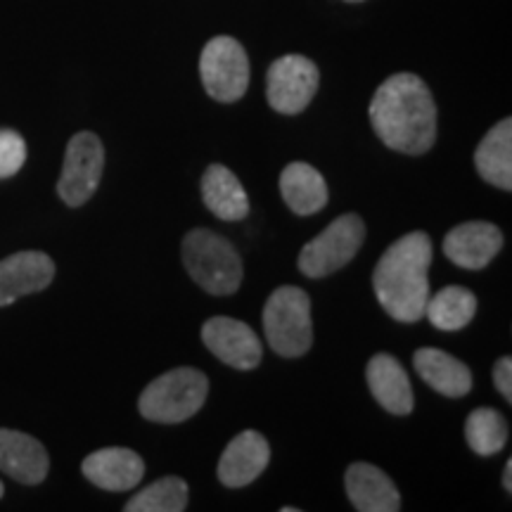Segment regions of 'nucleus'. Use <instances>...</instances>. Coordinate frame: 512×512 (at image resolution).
<instances>
[{
  "label": "nucleus",
  "mask_w": 512,
  "mask_h": 512,
  "mask_svg": "<svg viewBox=\"0 0 512 512\" xmlns=\"http://www.w3.org/2000/svg\"><path fill=\"white\" fill-rule=\"evenodd\" d=\"M202 200L221 221H242L249 214V197L240 178L223 164H211L204 171Z\"/></svg>",
  "instance_id": "obj_19"
},
{
  "label": "nucleus",
  "mask_w": 512,
  "mask_h": 512,
  "mask_svg": "<svg viewBox=\"0 0 512 512\" xmlns=\"http://www.w3.org/2000/svg\"><path fill=\"white\" fill-rule=\"evenodd\" d=\"M430 264L432 240L430 235L415 230L392 242L377 261L373 287L377 302L399 323H415L425 316L430 299Z\"/></svg>",
  "instance_id": "obj_2"
},
{
  "label": "nucleus",
  "mask_w": 512,
  "mask_h": 512,
  "mask_svg": "<svg viewBox=\"0 0 512 512\" xmlns=\"http://www.w3.org/2000/svg\"><path fill=\"white\" fill-rule=\"evenodd\" d=\"M503 486L508 494H512V460L505 463V472H503Z\"/></svg>",
  "instance_id": "obj_27"
},
{
  "label": "nucleus",
  "mask_w": 512,
  "mask_h": 512,
  "mask_svg": "<svg viewBox=\"0 0 512 512\" xmlns=\"http://www.w3.org/2000/svg\"><path fill=\"white\" fill-rule=\"evenodd\" d=\"M102 169H105V147L95 133H76L64 152L62 176L57 181V192L69 207H81L98 190Z\"/></svg>",
  "instance_id": "obj_8"
},
{
  "label": "nucleus",
  "mask_w": 512,
  "mask_h": 512,
  "mask_svg": "<svg viewBox=\"0 0 512 512\" xmlns=\"http://www.w3.org/2000/svg\"><path fill=\"white\" fill-rule=\"evenodd\" d=\"M494 382L496 389L503 394L505 401H512V358H498L494 366Z\"/></svg>",
  "instance_id": "obj_26"
},
{
  "label": "nucleus",
  "mask_w": 512,
  "mask_h": 512,
  "mask_svg": "<svg viewBox=\"0 0 512 512\" xmlns=\"http://www.w3.org/2000/svg\"><path fill=\"white\" fill-rule=\"evenodd\" d=\"M202 342L219 361L235 370H254L264 356L256 332L242 320L228 316L209 318L202 328Z\"/></svg>",
  "instance_id": "obj_10"
},
{
  "label": "nucleus",
  "mask_w": 512,
  "mask_h": 512,
  "mask_svg": "<svg viewBox=\"0 0 512 512\" xmlns=\"http://www.w3.org/2000/svg\"><path fill=\"white\" fill-rule=\"evenodd\" d=\"M48 453L43 444L24 432L0 430V470L19 484H41L48 477Z\"/></svg>",
  "instance_id": "obj_15"
},
{
  "label": "nucleus",
  "mask_w": 512,
  "mask_h": 512,
  "mask_svg": "<svg viewBox=\"0 0 512 512\" xmlns=\"http://www.w3.org/2000/svg\"><path fill=\"white\" fill-rule=\"evenodd\" d=\"M413 366L418 375L425 380L434 392L460 399V396L470 394L472 389V373L463 361L456 356L446 354L441 349H418L413 356Z\"/></svg>",
  "instance_id": "obj_18"
},
{
  "label": "nucleus",
  "mask_w": 512,
  "mask_h": 512,
  "mask_svg": "<svg viewBox=\"0 0 512 512\" xmlns=\"http://www.w3.org/2000/svg\"><path fill=\"white\" fill-rule=\"evenodd\" d=\"M266 342L283 358H299L313 344L311 299L302 287H278L264 306Z\"/></svg>",
  "instance_id": "obj_5"
},
{
  "label": "nucleus",
  "mask_w": 512,
  "mask_h": 512,
  "mask_svg": "<svg viewBox=\"0 0 512 512\" xmlns=\"http://www.w3.org/2000/svg\"><path fill=\"white\" fill-rule=\"evenodd\" d=\"M503 249L501 228L489 221L460 223L444 238V254L467 271H482Z\"/></svg>",
  "instance_id": "obj_11"
},
{
  "label": "nucleus",
  "mask_w": 512,
  "mask_h": 512,
  "mask_svg": "<svg viewBox=\"0 0 512 512\" xmlns=\"http://www.w3.org/2000/svg\"><path fill=\"white\" fill-rule=\"evenodd\" d=\"M347 3H363V0H347Z\"/></svg>",
  "instance_id": "obj_29"
},
{
  "label": "nucleus",
  "mask_w": 512,
  "mask_h": 512,
  "mask_svg": "<svg viewBox=\"0 0 512 512\" xmlns=\"http://www.w3.org/2000/svg\"><path fill=\"white\" fill-rule=\"evenodd\" d=\"M83 477L105 491H128L143 482L145 463L131 448H102L83 460Z\"/></svg>",
  "instance_id": "obj_14"
},
{
  "label": "nucleus",
  "mask_w": 512,
  "mask_h": 512,
  "mask_svg": "<svg viewBox=\"0 0 512 512\" xmlns=\"http://www.w3.org/2000/svg\"><path fill=\"white\" fill-rule=\"evenodd\" d=\"M465 439L479 456H496L508 444V422L496 408H475L465 420Z\"/></svg>",
  "instance_id": "obj_23"
},
{
  "label": "nucleus",
  "mask_w": 512,
  "mask_h": 512,
  "mask_svg": "<svg viewBox=\"0 0 512 512\" xmlns=\"http://www.w3.org/2000/svg\"><path fill=\"white\" fill-rule=\"evenodd\" d=\"M318 91V67L304 55L275 60L266 76L268 105L280 114H299L311 105Z\"/></svg>",
  "instance_id": "obj_9"
},
{
  "label": "nucleus",
  "mask_w": 512,
  "mask_h": 512,
  "mask_svg": "<svg viewBox=\"0 0 512 512\" xmlns=\"http://www.w3.org/2000/svg\"><path fill=\"white\" fill-rule=\"evenodd\" d=\"M55 278V264L43 252H17L0 261V306H10L24 294L46 290Z\"/></svg>",
  "instance_id": "obj_13"
},
{
  "label": "nucleus",
  "mask_w": 512,
  "mask_h": 512,
  "mask_svg": "<svg viewBox=\"0 0 512 512\" xmlns=\"http://www.w3.org/2000/svg\"><path fill=\"white\" fill-rule=\"evenodd\" d=\"M183 266L190 278L214 297L235 294L242 285V259L233 242L207 228H195L185 235Z\"/></svg>",
  "instance_id": "obj_3"
},
{
  "label": "nucleus",
  "mask_w": 512,
  "mask_h": 512,
  "mask_svg": "<svg viewBox=\"0 0 512 512\" xmlns=\"http://www.w3.org/2000/svg\"><path fill=\"white\" fill-rule=\"evenodd\" d=\"M366 380L370 394L380 403L384 411L392 415H411L413 413V387L403 366L389 354H377L368 361Z\"/></svg>",
  "instance_id": "obj_17"
},
{
  "label": "nucleus",
  "mask_w": 512,
  "mask_h": 512,
  "mask_svg": "<svg viewBox=\"0 0 512 512\" xmlns=\"http://www.w3.org/2000/svg\"><path fill=\"white\" fill-rule=\"evenodd\" d=\"M27 162V143L15 131H0V178L15 176Z\"/></svg>",
  "instance_id": "obj_25"
},
{
  "label": "nucleus",
  "mask_w": 512,
  "mask_h": 512,
  "mask_svg": "<svg viewBox=\"0 0 512 512\" xmlns=\"http://www.w3.org/2000/svg\"><path fill=\"white\" fill-rule=\"evenodd\" d=\"M366 242V223L358 214H342L316 235L299 254V271L306 278H325L344 268Z\"/></svg>",
  "instance_id": "obj_6"
},
{
  "label": "nucleus",
  "mask_w": 512,
  "mask_h": 512,
  "mask_svg": "<svg viewBox=\"0 0 512 512\" xmlns=\"http://www.w3.org/2000/svg\"><path fill=\"white\" fill-rule=\"evenodd\" d=\"M477 174L505 192L512 190V119H503L477 145Z\"/></svg>",
  "instance_id": "obj_21"
},
{
  "label": "nucleus",
  "mask_w": 512,
  "mask_h": 512,
  "mask_svg": "<svg viewBox=\"0 0 512 512\" xmlns=\"http://www.w3.org/2000/svg\"><path fill=\"white\" fill-rule=\"evenodd\" d=\"M185 508H188V484L181 477L157 479L124 505L126 512H183Z\"/></svg>",
  "instance_id": "obj_24"
},
{
  "label": "nucleus",
  "mask_w": 512,
  "mask_h": 512,
  "mask_svg": "<svg viewBox=\"0 0 512 512\" xmlns=\"http://www.w3.org/2000/svg\"><path fill=\"white\" fill-rule=\"evenodd\" d=\"M368 117L377 138L401 155H425L437 140V105L415 74L389 76L370 100Z\"/></svg>",
  "instance_id": "obj_1"
},
{
  "label": "nucleus",
  "mask_w": 512,
  "mask_h": 512,
  "mask_svg": "<svg viewBox=\"0 0 512 512\" xmlns=\"http://www.w3.org/2000/svg\"><path fill=\"white\" fill-rule=\"evenodd\" d=\"M209 394L207 375L197 368H174L143 389L138 411L159 425H178L200 413Z\"/></svg>",
  "instance_id": "obj_4"
},
{
  "label": "nucleus",
  "mask_w": 512,
  "mask_h": 512,
  "mask_svg": "<svg viewBox=\"0 0 512 512\" xmlns=\"http://www.w3.org/2000/svg\"><path fill=\"white\" fill-rule=\"evenodd\" d=\"M344 486L351 505L358 512H396L401 510V494L380 467L370 463L349 465Z\"/></svg>",
  "instance_id": "obj_16"
},
{
  "label": "nucleus",
  "mask_w": 512,
  "mask_h": 512,
  "mask_svg": "<svg viewBox=\"0 0 512 512\" xmlns=\"http://www.w3.org/2000/svg\"><path fill=\"white\" fill-rule=\"evenodd\" d=\"M477 313V297L465 287L451 285L439 290L437 294H430L425 306V316L430 318V323L437 330L444 332H458L465 325H470V320Z\"/></svg>",
  "instance_id": "obj_22"
},
{
  "label": "nucleus",
  "mask_w": 512,
  "mask_h": 512,
  "mask_svg": "<svg viewBox=\"0 0 512 512\" xmlns=\"http://www.w3.org/2000/svg\"><path fill=\"white\" fill-rule=\"evenodd\" d=\"M280 192L283 200L297 216L318 214L328 204V183L320 176L318 169H313L306 162H292L285 166L280 174Z\"/></svg>",
  "instance_id": "obj_20"
},
{
  "label": "nucleus",
  "mask_w": 512,
  "mask_h": 512,
  "mask_svg": "<svg viewBox=\"0 0 512 512\" xmlns=\"http://www.w3.org/2000/svg\"><path fill=\"white\" fill-rule=\"evenodd\" d=\"M204 91L219 102H238L249 88V57L235 38L216 36L200 57Z\"/></svg>",
  "instance_id": "obj_7"
},
{
  "label": "nucleus",
  "mask_w": 512,
  "mask_h": 512,
  "mask_svg": "<svg viewBox=\"0 0 512 512\" xmlns=\"http://www.w3.org/2000/svg\"><path fill=\"white\" fill-rule=\"evenodd\" d=\"M3 491H5V489H3V482H0V498H3Z\"/></svg>",
  "instance_id": "obj_28"
},
{
  "label": "nucleus",
  "mask_w": 512,
  "mask_h": 512,
  "mask_svg": "<svg viewBox=\"0 0 512 512\" xmlns=\"http://www.w3.org/2000/svg\"><path fill=\"white\" fill-rule=\"evenodd\" d=\"M271 463V446L264 434L247 430L240 432L223 451L216 467L219 482L228 489H242L252 484Z\"/></svg>",
  "instance_id": "obj_12"
}]
</instances>
